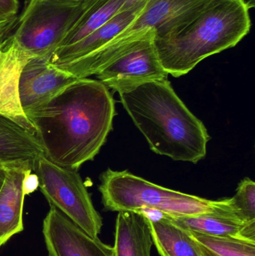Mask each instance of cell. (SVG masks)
<instances>
[{
	"label": "cell",
	"instance_id": "277c9868",
	"mask_svg": "<svg viewBox=\"0 0 255 256\" xmlns=\"http://www.w3.org/2000/svg\"><path fill=\"white\" fill-rule=\"evenodd\" d=\"M99 190L105 208L112 212H157L172 218L227 212L231 198L209 200L154 184L128 171L108 170Z\"/></svg>",
	"mask_w": 255,
	"mask_h": 256
},
{
	"label": "cell",
	"instance_id": "52a82bcc",
	"mask_svg": "<svg viewBox=\"0 0 255 256\" xmlns=\"http://www.w3.org/2000/svg\"><path fill=\"white\" fill-rule=\"evenodd\" d=\"M155 31L151 30L145 37L114 58L97 74V79L108 88L118 93L141 84L167 80L155 45Z\"/></svg>",
	"mask_w": 255,
	"mask_h": 256
},
{
	"label": "cell",
	"instance_id": "3957f363",
	"mask_svg": "<svg viewBox=\"0 0 255 256\" xmlns=\"http://www.w3.org/2000/svg\"><path fill=\"white\" fill-rule=\"evenodd\" d=\"M245 0H206L154 42L168 74L179 78L211 56L236 46L251 30Z\"/></svg>",
	"mask_w": 255,
	"mask_h": 256
},
{
	"label": "cell",
	"instance_id": "9a60e30c",
	"mask_svg": "<svg viewBox=\"0 0 255 256\" xmlns=\"http://www.w3.org/2000/svg\"><path fill=\"white\" fill-rule=\"evenodd\" d=\"M166 216L175 225L190 232L255 243V222H243L231 213L217 212L179 218Z\"/></svg>",
	"mask_w": 255,
	"mask_h": 256
},
{
	"label": "cell",
	"instance_id": "2e32d148",
	"mask_svg": "<svg viewBox=\"0 0 255 256\" xmlns=\"http://www.w3.org/2000/svg\"><path fill=\"white\" fill-rule=\"evenodd\" d=\"M154 245L149 218L143 212H118L114 256H151Z\"/></svg>",
	"mask_w": 255,
	"mask_h": 256
},
{
	"label": "cell",
	"instance_id": "7c38bea8",
	"mask_svg": "<svg viewBox=\"0 0 255 256\" xmlns=\"http://www.w3.org/2000/svg\"><path fill=\"white\" fill-rule=\"evenodd\" d=\"M43 156L37 137L4 116L0 115V162L6 166H25L35 170Z\"/></svg>",
	"mask_w": 255,
	"mask_h": 256
},
{
	"label": "cell",
	"instance_id": "8992f818",
	"mask_svg": "<svg viewBox=\"0 0 255 256\" xmlns=\"http://www.w3.org/2000/svg\"><path fill=\"white\" fill-rule=\"evenodd\" d=\"M39 188L49 204L92 238H98L103 222L78 170L64 168L41 156L36 164Z\"/></svg>",
	"mask_w": 255,
	"mask_h": 256
},
{
	"label": "cell",
	"instance_id": "7402d4cb",
	"mask_svg": "<svg viewBox=\"0 0 255 256\" xmlns=\"http://www.w3.org/2000/svg\"><path fill=\"white\" fill-rule=\"evenodd\" d=\"M38 186L39 178L37 174L32 173V171L27 172L22 182V191L25 196L34 192Z\"/></svg>",
	"mask_w": 255,
	"mask_h": 256
},
{
	"label": "cell",
	"instance_id": "e0dca14e",
	"mask_svg": "<svg viewBox=\"0 0 255 256\" xmlns=\"http://www.w3.org/2000/svg\"><path fill=\"white\" fill-rule=\"evenodd\" d=\"M157 214L154 218L147 215L149 218L154 244L160 255L202 256L189 232L175 225L164 215Z\"/></svg>",
	"mask_w": 255,
	"mask_h": 256
},
{
	"label": "cell",
	"instance_id": "8fae6325",
	"mask_svg": "<svg viewBox=\"0 0 255 256\" xmlns=\"http://www.w3.org/2000/svg\"><path fill=\"white\" fill-rule=\"evenodd\" d=\"M205 1L206 0H148L137 18L115 39L128 37L145 30H154V38H163L196 6Z\"/></svg>",
	"mask_w": 255,
	"mask_h": 256
},
{
	"label": "cell",
	"instance_id": "ac0fdd59",
	"mask_svg": "<svg viewBox=\"0 0 255 256\" xmlns=\"http://www.w3.org/2000/svg\"><path fill=\"white\" fill-rule=\"evenodd\" d=\"M124 2L97 0L66 36L59 48L73 44L100 28L119 12Z\"/></svg>",
	"mask_w": 255,
	"mask_h": 256
},
{
	"label": "cell",
	"instance_id": "d6986e66",
	"mask_svg": "<svg viewBox=\"0 0 255 256\" xmlns=\"http://www.w3.org/2000/svg\"><path fill=\"white\" fill-rule=\"evenodd\" d=\"M189 232L202 256H255V242Z\"/></svg>",
	"mask_w": 255,
	"mask_h": 256
},
{
	"label": "cell",
	"instance_id": "4316f807",
	"mask_svg": "<svg viewBox=\"0 0 255 256\" xmlns=\"http://www.w3.org/2000/svg\"><path fill=\"white\" fill-rule=\"evenodd\" d=\"M160 256H166L163 255V254H160Z\"/></svg>",
	"mask_w": 255,
	"mask_h": 256
},
{
	"label": "cell",
	"instance_id": "603a6c76",
	"mask_svg": "<svg viewBox=\"0 0 255 256\" xmlns=\"http://www.w3.org/2000/svg\"><path fill=\"white\" fill-rule=\"evenodd\" d=\"M16 18L7 20H0V42L7 38V36L16 24Z\"/></svg>",
	"mask_w": 255,
	"mask_h": 256
},
{
	"label": "cell",
	"instance_id": "44dd1931",
	"mask_svg": "<svg viewBox=\"0 0 255 256\" xmlns=\"http://www.w3.org/2000/svg\"><path fill=\"white\" fill-rule=\"evenodd\" d=\"M18 8V0H0V20L16 18Z\"/></svg>",
	"mask_w": 255,
	"mask_h": 256
},
{
	"label": "cell",
	"instance_id": "30bf717a",
	"mask_svg": "<svg viewBox=\"0 0 255 256\" xmlns=\"http://www.w3.org/2000/svg\"><path fill=\"white\" fill-rule=\"evenodd\" d=\"M31 58L12 36L7 38L0 50V115L7 117L35 136L34 128L21 106L19 92L21 73Z\"/></svg>",
	"mask_w": 255,
	"mask_h": 256
},
{
	"label": "cell",
	"instance_id": "7a4b0ae2",
	"mask_svg": "<svg viewBox=\"0 0 255 256\" xmlns=\"http://www.w3.org/2000/svg\"><path fill=\"white\" fill-rule=\"evenodd\" d=\"M119 94L153 152L193 164L206 156L210 140L207 128L180 99L168 79L145 82Z\"/></svg>",
	"mask_w": 255,
	"mask_h": 256
},
{
	"label": "cell",
	"instance_id": "cb8c5ba5",
	"mask_svg": "<svg viewBox=\"0 0 255 256\" xmlns=\"http://www.w3.org/2000/svg\"><path fill=\"white\" fill-rule=\"evenodd\" d=\"M148 1V0H124L122 6L120 8L119 12L143 8Z\"/></svg>",
	"mask_w": 255,
	"mask_h": 256
},
{
	"label": "cell",
	"instance_id": "5bb4252c",
	"mask_svg": "<svg viewBox=\"0 0 255 256\" xmlns=\"http://www.w3.org/2000/svg\"><path fill=\"white\" fill-rule=\"evenodd\" d=\"M25 166H7L4 183L0 190V248L13 236L23 230L22 182L27 172Z\"/></svg>",
	"mask_w": 255,
	"mask_h": 256
},
{
	"label": "cell",
	"instance_id": "5b68a950",
	"mask_svg": "<svg viewBox=\"0 0 255 256\" xmlns=\"http://www.w3.org/2000/svg\"><path fill=\"white\" fill-rule=\"evenodd\" d=\"M97 0H29L12 38L31 57L51 58Z\"/></svg>",
	"mask_w": 255,
	"mask_h": 256
},
{
	"label": "cell",
	"instance_id": "9c48e42d",
	"mask_svg": "<svg viewBox=\"0 0 255 256\" xmlns=\"http://www.w3.org/2000/svg\"><path fill=\"white\" fill-rule=\"evenodd\" d=\"M76 80L51 64L49 57H31L24 66L19 78V98L25 115Z\"/></svg>",
	"mask_w": 255,
	"mask_h": 256
},
{
	"label": "cell",
	"instance_id": "4fadbf2b",
	"mask_svg": "<svg viewBox=\"0 0 255 256\" xmlns=\"http://www.w3.org/2000/svg\"><path fill=\"white\" fill-rule=\"evenodd\" d=\"M143 8L119 12L100 28L73 44L58 48L52 54L50 63L60 66L88 56L121 34L140 13Z\"/></svg>",
	"mask_w": 255,
	"mask_h": 256
},
{
	"label": "cell",
	"instance_id": "6da1fadb",
	"mask_svg": "<svg viewBox=\"0 0 255 256\" xmlns=\"http://www.w3.org/2000/svg\"><path fill=\"white\" fill-rule=\"evenodd\" d=\"M115 100L99 80L78 79L26 114L43 156L78 170L92 160L112 130Z\"/></svg>",
	"mask_w": 255,
	"mask_h": 256
},
{
	"label": "cell",
	"instance_id": "ba28073f",
	"mask_svg": "<svg viewBox=\"0 0 255 256\" xmlns=\"http://www.w3.org/2000/svg\"><path fill=\"white\" fill-rule=\"evenodd\" d=\"M43 236L49 256H114L113 248L88 236L54 206L43 220Z\"/></svg>",
	"mask_w": 255,
	"mask_h": 256
},
{
	"label": "cell",
	"instance_id": "484cf974",
	"mask_svg": "<svg viewBox=\"0 0 255 256\" xmlns=\"http://www.w3.org/2000/svg\"><path fill=\"white\" fill-rule=\"evenodd\" d=\"M7 40V39H6ZM6 40H4V42H0V50L1 49V48H3V46H4V44L6 43Z\"/></svg>",
	"mask_w": 255,
	"mask_h": 256
},
{
	"label": "cell",
	"instance_id": "d4e9b609",
	"mask_svg": "<svg viewBox=\"0 0 255 256\" xmlns=\"http://www.w3.org/2000/svg\"><path fill=\"white\" fill-rule=\"evenodd\" d=\"M7 167L4 164L0 162V190L4 183V178H5L6 173H7Z\"/></svg>",
	"mask_w": 255,
	"mask_h": 256
},
{
	"label": "cell",
	"instance_id": "ffe728a7",
	"mask_svg": "<svg viewBox=\"0 0 255 256\" xmlns=\"http://www.w3.org/2000/svg\"><path fill=\"white\" fill-rule=\"evenodd\" d=\"M231 201L233 214L238 220L244 222H255V184L253 180H243Z\"/></svg>",
	"mask_w": 255,
	"mask_h": 256
}]
</instances>
